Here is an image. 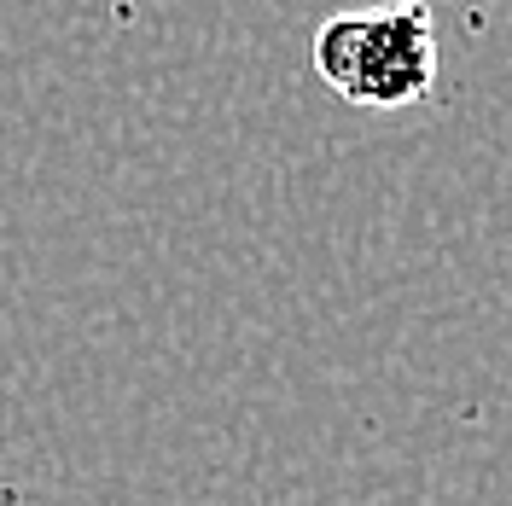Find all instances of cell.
Returning a JSON list of instances; mask_svg holds the SVG:
<instances>
[{"label":"cell","instance_id":"1","mask_svg":"<svg viewBox=\"0 0 512 506\" xmlns=\"http://www.w3.org/2000/svg\"><path fill=\"white\" fill-rule=\"evenodd\" d=\"M315 76L361 111H402L437 82V30L425 0L332 12L309 41Z\"/></svg>","mask_w":512,"mask_h":506}]
</instances>
